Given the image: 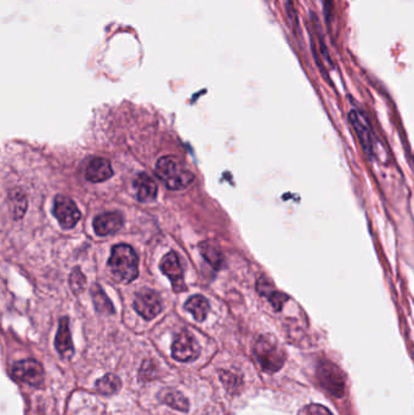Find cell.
Returning a JSON list of instances; mask_svg holds the SVG:
<instances>
[{
  "mask_svg": "<svg viewBox=\"0 0 414 415\" xmlns=\"http://www.w3.org/2000/svg\"><path fill=\"white\" fill-rule=\"evenodd\" d=\"M108 266L113 277L122 283H131L139 275V257L128 244H117L113 247Z\"/></svg>",
  "mask_w": 414,
  "mask_h": 415,
  "instance_id": "cell-1",
  "label": "cell"
},
{
  "mask_svg": "<svg viewBox=\"0 0 414 415\" xmlns=\"http://www.w3.org/2000/svg\"><path fill=\"white\" fill-rule=\"evenodd\" d=\"M156 175L164 182L169 190H184L194 180V174L187 170L179 162V159L171 156L158 159Z\"/></svg>",
  "mask_w": 414,
  "mask_h": 415,
  "instance_id": "cell-2",
  "label": "cell"
},
{
  "mask_svg": "<svg viewBox=\"0 0 414 415\" xmlns=\"http://www.w3.org/2000/svg\"><path fill=\"white\" fill-rule=\"evenodd\" d=\"M254 356L261 369L266 373H276L283 367L286 362V352L279 346L275 339L269 335H262L254 345Z\"/></svg>",
  "mask_w": 414,
  "mask_h": 415,
  "instance_id": "cell-3",
  "label": "cell"
},
{
  "mask_svg": "<svg viewBox=\"0 0 414 415\" xmlns=\"http://www.w3.org/2000/svg\"><path fill=\"white\" fill-rule=\"evenodd\" d=\"M10 373L16 381L28 383L34 388H41L44 383V369L41 363L33 358L15 362Z\"/></svg>",
  "mask_w": 414,
  "mask_h": 415,
  "instance_id": "cell-4",
  "label": "cell"
},
{
  "mask_svg": "<svg viewBox=\"0 0 414 415\" xmlns=\"http://www.w3.org/2000/svg\"><path fill=\"white\" fill-rule=\"evenodd\" d=\"M317 379L321 385L333 396L342 397L345 390V376L339 367L329 361H323L317 368Z\"/></svg>",
  "mask_w": 414,
  "mask_h": 415,
  "instance_id": "cell-5",
  "label": "cell"
},
{
  "mask_svg": "<svg viewBox=\"0 0 414 415\" xmlns=\"http://www.w3.org/2000/svg\"><path fill=\"white\" fill-rule=\"evenodd\" d=\"M53 214L63 230H71L81 220V212L69 197L63 194L56 196L53 204Z\"/></svg>",
  "mask_w": 414,
  "mask_h": 415,
  "instance_id": "cell-6",
  "label": "cell"
},
{
  "mask_svg": "<svg viewBox=\"0 0 414 415\" xmlns=\"http://www.w3.org/2000/svg\"><path fill=\"white\" fill-rule=\"evenodd\" d=\"M201 348L196 339L187 330H182L176 335L171 345V355L179 362H192L197 360Z\"/></svg>",
  "mask_w": 414,
  "mask_h": 415,
  "instance_id": "cell-7",
  "label": "cell"
},
{
  "mask_svg": "<svg viewBox=\"0 0 414 415\" xmlns=\"http://www.w3.org/2000/svg\"><path fill=\"white\" fill-rule=\"evenodd\" d=\"M134 308L145 320H154L162 311V300L152 289H141L136 293Z\"/></svg>",
  "mask_w": 414,
  "mask_h": 415,
  "instance_id": "cell-8",
  "label": "cell"
},
{
  "mask_svg": "<svg viewBox=\"0 0 414 415\" xmlns=\"http://www.w3.org/2000/svg\"><path fill=\"white\" fill-rule=\"evenodd\" d=\"M159 268L171 280L173 290L175 293L184 292L185 289H186L184 271H182V267H181L180 259H179L175 252H169L166 257H163L161 262H159Z\"/></svg>",
  "mask_w": 414,
  "mask_h": 415,
  "instance_id": "cell-9",
  "label": "cell"
},
{
  "mask_svg": "<svg viewBox=\"0 0 414 415\" xmlns=\"http://www.w3.org/2000/svg\"><path fill=\"white\" fill-rule=\"evenodd\" d=\"M349 119L352 123V127L355 129L356 134L360 139L361 144L365 149L366 154L369 157H372L374 154V147H375V142H374V135L372 132V129L369 127L368 122L366 119L365 116L362 113L352 109V112L349 113Z\"/></svg>",
  "mask_w": 414,
  "mask_h": 415,
  "instance_id": "cell-10",
  "label": "cell"
},
{
  "mask_svg": "<svg viewBox=\"0 0 414 415\" xmlns=\"http://www.w3.org/2000/svg\"><path fill=\"white\" fill-rule=\"evenodd\" d=\"M93 226L100 237L114 235L124 226V217L118 212H104L95 217Z\"/></svg>",
  "mask_w": 414,
  "mask_h": 415,
  "instance_id": "cell-11",
  "label": "cell"
},
{
  "mask_svg": "<svg viewBox=\"0 0 414 415\" xmlns=\"http://www.w3.org/2000/svg\"><path fill=\"white\" fill-rule=\"evenodd\" d=\"M55 348L63 360H69L74 353L72 336L69 330V320L67 317H62L60 320L59 330L55 338Z\"/></svg>",
  "mask_w": 414,
  "mask_h": 415,
  "instance_id": "cell-12",
  "label": "cell"
},
{
  "mask_svg": "<svg viewBox=\"0 0 414 415\" xmlns=\"http://www.w3.org/2000/svg\"><path fill=\"white\" fill-rule=\"evenodd\" d=\"M134 187L136 191V198L142 203L154 202L157 198L158 187L151 176L140 172L134 180Z\"/></svg>",
  "mask_w": 414,
  "mask_h": 415,
  "instance_id": "cell-13",
  "label": "cell"
},
{
  "mask_svg": "<svg viewBox=\"0 0 414 415\" xmlns=\"http://www.w3.org/2000/svg\"><path fill=\"white\" fill-rule=\"evenodd\" d=\"M86 176L88 180L94 184L104 182L112 177V165L106 158H93L86 165Z\"/></svg>",
  "mask_w": 414,
  "mask_h": 415,
  "instance_id": "cell-14",
  "label": "cell"
},
{
  "mask_svg": "<svg viewBox=\"0 0 414 415\" xmlns=\"http://www.w3.org/2000/svg\"><path fill=\"white\" fill-rule=\"evenodd\" d=\"M9 203V212L15 220L22 219L25 212L27 210V196L21 189H14L9 192L8 196Z\"/></svg>",
  "mask_w": 414,
  "mask_h": 415,
  "instance_id": "cell-15",
  "label": "cell"
},
{
  "mask_svg": "<svg viewBox=\"0 0 414 415\" xmlns=\"http://www.w3.org/2000/svg\"><path fill=\"white\" fill-rule=\"evenodd\" d=\"M185 310L189 311L194 320L203 322L208 316V312L211 310V305L207 299L202 295H194L185 304Z\"/></svg>",
  "mask_w": 414,
  "mask_h": 415,
  "instance_id": "cell-16",
  "label": "cell"
},
{
  "mask_svg": "<svg viewBox=\"0 0 414 415\" xmlns=\"http://www.w3.org/2000/svg\"><path fill=\"white\" fill-rule=\"evenodd\" d=\"M159 400L171 407L173 409L180 411H187L189 408V403L187 398L185 397L184 395H181L179 391L175 390H164L159 393Z\"/></svg>",
  "mask_w": 414,
  "mask_h": 415,
  "instance_id": "cell-17",
  "label": "cell"
},
{
  "mask_svg": "<svg viewBox=\"0 0 414 415\" xmlns=\"http://www.w3.org/2000/svg\"><path fill=\"white\" fill-rule=\"evenodd\" d=\"M91 297H93L96 311L105 313V315L114 313V307H113L111 300L107 298V295L105 294L104 290L99 285H94V287L91 288Z\"/></svg>",
  "mask_w": 414,
  "mask_h": 415,
  "instance_id": "cell-18",
  "label": "cell"
},
{
  "mask_svg": "<svg viewBox=\"0 0 414 415\" xmlns=\"http://www.w3.org/2000/svg\"><path fill=\"white\" fill-rule=\"evenodd\" d=\"M95 386H96L98 393L101 395H113L121 388L122 383L117 375L106 374L95 383Z\"/></svg>",
  "mask_w": 414,
  "mask_h": 415,
  "instance_id": "cell-19",
  "label": "cell"
},
{
  "mask_svg": "<svg viewBox=\"0 0 414 415\" xmlns=\"http://www.w3.org/2000/svg\"><path fill=\"white\" fill-rule=\"evenodd\" d=\"M201 253H202L203 257L207 260L211 265L214 267H220L224 261V257L221 254L220 249L215 247L214 244L206 242V243L201 244Z\"/></svg>",
  "mask_w": 414,
  "mask_h": 415,
  "instance_id": "cell-20",
  "label": "cell"
},
{
  "mask_svg": "<svg viewBox=\"0 0 414 415\" xmlns=\"http://www.w3.org/2000/svg\"><path fill=\"white\" fill-rule=\"evenodd\" d=\"M69 285L74 294H81L86 285V278L79 267H76L69 275Z\"/></svg>",
  "mask_w": 414,
  "mask_h": 415,
  "instance_id": "cell-21",
  "label": "cell"
},
{
  "mask_svg": "<svg viewBox=\"0 0 414 415\" xmlns=\"http://www.w3.org/2000/svg\"><path fill=\"white\" fill-rule=\"evenodd\" d=\"M157 378V368L152 361H145L140 369V380L149 381Z\"/></svg>",
  "mask_w": 414,
  "mask_h": 415,
  "instance_id": "cell-22",
  "label": "cell"
},
{
  "mask_svg": "<svg viewBox=\"0 0 414 415\" xmlns=\"http://www.w3.org/2000/svg\"><path fill=\"white\" fill-rule=\"evenodd\" d=\"M220 376L221 381L225 383L226 388L230 393H236V388H239L241 386V379L230 372H221Z\"/></svg>",
  "mask_w": 414,
  "mask_h": 415,
  "instance_id": "cell-23",
  "label": "cell"
},
{
  "mask_svg": "<svg viewBox=\"0 0 414 415\" xmlns=\"http://www.w3.org/2000/svg\"><path fill=\"white\" fill-rule=\"evenodd\" d=\"M299 415H333L328 408L322 404H309L299 411Z\"/></svg>",
  "mask_w": 414,
  "mask_h": 415,
  "instance_id": "cell-24",
  "label": "cell"
}]
</instances>
